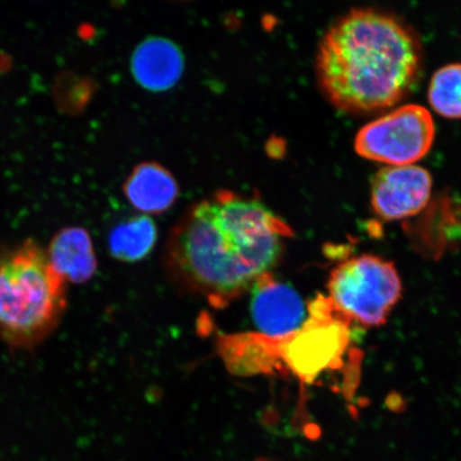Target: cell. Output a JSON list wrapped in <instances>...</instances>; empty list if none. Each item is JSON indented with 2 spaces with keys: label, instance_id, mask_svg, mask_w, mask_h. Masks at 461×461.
I'll return each mask as SVG.
<instances>
[{
  "label": "cell",
  "instance_id": "6da1fadb",
  "mask_svg": "<svg viewBox=\"0 0 461 461\" xmlns=\"http://www.w3.org/2000/svg\"><path fill=\"white\" fill-rule=\"evenodd\" d=\"M292 233L258 199L221 190L173 229L167 264L182 285L222 307L270 274Z\"/></svg>",
  "mask_w": 461,
  "mask_h": 461
},
{
  "label": "cell",
  "instance_id": "7a4b0ae2",
  "mask_svg": "<svg viewBox=\"0 0 461 461\" xmlns=\"http://www.w3.org/2000/svg\"><path fill=\"white\" fill-rule=\"evenodd\" d=\"M423 65L418 33L401 17L351 9L327 29L317 50V82L339 111H385L417 83Z\"/></svg>",
  "mask_w": 461,
  "mask_h": 461
},
{
  "label": "cell",
  "instance_id": "3957f363",
  "mask_svg": "<svg viewBox=\"0 0 461 461\" xmlns=\"http://www.w3.org/2000/svg\"><path fill=\"white\" fill-rule=\"evenodd\" d=\"M67 304V282L36 241L0 249V339L9 348H37L59 326Z\"/></svg>",
  "mask_w": 461,
  "mask_h": 461
},
{
  "label": "cell",
  "instance_id": "277c9868",
  "mask_svg": "<svg viewBox=\"0 0 461 461\" xmlns=\"http://www.w3.org/2000/svg\"><path fill=\"white\" fill-rule=\"evenodd\" d=\"M328 290L332 303L349 321L378 327L387 321L401 301L402 285L393 263L363 255L346 259L334 268Z\"/></svg>",
  "mask_w": 461,
  "mask_h": 461
},
{
  "label": "cell",
  "instance_id": "5b68a950",
  "mask_svg": "<svg viewBox=\"0 0 461 461\" xmlns=\"http://www.w3.org/2000/svg\"><path fill=\"white\" fill-rule=\"evenodd\" d=\"M434 140L430 113L423 106L407 104L362 126L355 138V149L367 159L405 166L425 157Z\"/></svg>",
  "mask_w": 461,
  "mask_h": 461
},
{
  "label": "cell",
  "instance_id": "8992f818",
  "mask_svg": "<svg viewBox=\"0 0 461 461\" xmlns=\"http://www.w3.org/2000/svg\"><path fill=\"white\" fill-rule=\"evenodd\" d=\"M294 336L280 339V358L298 377L312 382L341 359L348 344V319L330 299H317Z\"/></svg>",
  "mask_w": 461,
  "mask_h": 461
},
{
  "label": "cell",
  "instance_id": "52a82bcc",
  "mask_svg": "<svg viewBox=\"0 0 461 461\" xmlns=\"http://www.w3.org/2000/svg\"><path fill=\"white\" fill-rule=\"evenodd\" d=\"M431 185L430 173L422 167H385L372 182L373 210L385 221L416 215L428 204Z\"/></svg>",
  "mask_w": 461,
  "mask_h": 461
},
{
  "label": "cell",
  "instance_id": "ba28073f",
  "mask_svg": "<svg viewBox=\"0 0 461 461\" xmlns=\"http://www.w3.org/2000/svg\"><path fill=\"white\" fill-rule=\"evenodd\" d=\"M251 291V316L261 336L285 339L301 330L307 321V307L290 285L267 274Z\"/></svg>",
  "mask_w": 461,
  "mask_h": 461
},
{
  "label": "cell",
  "instance_id": "9c48e42d",
  "mask_svg": "<svg viewBox=\"0 0 461 461\" xmlns=\"http://www.w3.org/2000/svg\"><path fill=\"white\" fill-rule=\"evenodd\" d=\"M185 68V58L171 40L149 37L137 45L131 58V72L136 83L151 92L175 86Z\"/></svg>",
  "mask_w": 461,
  "mask_h": 461
},
{
  "label": "cell",
  "instance_id": "30bf717a",
  "mask_svg": "<svg viewBox=\"0 0 461 461\" xmlns=\"http://www.w3.org/2000/svg\"><path fill=\"white\" fill-rule=\"evenodd\" d=\"M46 256L51 267L63 280L79 285L88 282L96 273L97 259L88 230L68 227L51 239Z\"/></svg>",
  "mask_w": 461,
  "mask_h": 461
},
{
  "label": "cell",
  "instance_id": "8fae6325",
  "mask_svg": "<svg viewBox=\"0 0 461 461\" xmlns=\"http://www.w3.org/2000/svg\"><path fill=\"white\" fill-rule=\"evenodd\" d=\"M123 193L130 204L143 215L160 214L175 203L180 188L163 166L142 163L126 178Z\"/></svg>",
  "mask_w": 461,
  "mask_h": 461
},
{
  "label": "cell",
  "instance_id": "7c38bea8",
  "mask_svg": "<svg viewBox=\"0 0 461 461\" xmlns=\"http://www.w3.org/2000/svg\"><path fill=\"white\" fill-rule=\"evenodd\" d=\"M158 240V228L148 215L132 216L115 224L108 235V250L121 262L135 263L149 255Z\"/></svg>",
  "mask_w": 461,
  "mask_h": 461
},
{
  "label": "cell",
  "instance_id": "4fadbf2b",
  "mask_svg": "<svg viewBox=\"0 0 461 461\" xmlns=\"http://www.w3.org/2000/svg\"><path fill=\"white\" fill-rule=\"evenodd\" d=\"M429 101L443 117L461 118V63H449L432 75Z\"/></svg>",
  "mask_w": 461,
  "mask_h": 461
}]
</instances>
